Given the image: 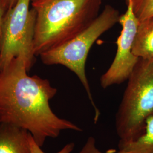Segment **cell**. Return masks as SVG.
Listing matches in <instances>:
<instances>
[{"label":"cell","instance_id":"6da1fadb","mask_svg":"<svg viewBox=\"0 0 153 153\" xmlns=\"http://www.w3.org/2000/svg\"><path fill=\"white\" fill-rule=\"evenodd\" d=\"M28 71L22 56L0 71V123L27 130L40 147L47 138H56L63 131H83L76 124L55 114L49 101L57 90L47 79L29 76Z\"/></svg>","mask_w":153,"mask_h":153},{"label":"cell","instance_id":"7a4b0ae2","mask_svg":"<svg viewBox=\"0 0 153 153\" xmlns=\"http://www.w3.org/2000/svg\"><path fill=\"white\" fill-rule=\"evenodd\" d=\"M102 0H33L36 13L34 53L63 44L88 27L99 14Z\"/></svg>","mask_w":153,"mask_h":153},{"label":"cell","instance_id":"3957f363","mask_svg":"<svg viewBox=\"0 0 153 153\" xmlns=\"http://www.w3.org/2000/svg\"><path fill=\"white\" fill-rule=\"evenodd\" d=\"M153 116V60L139 58L128 79L115 118L119 144L131 142L145 131Z\"/></svg>","mask_w":153,"mask_h":153},{"label":"cell","instance_id":"277c9868","mask_svg":"<svg viewBox=\"0 0 153 153\" xmlns=\"http://www.w3.org/2000/svg\"><path fill=\"white\" fill-rule=\"evenodd\" d=\"M120 16L117 9L107 5L92 23L81 33L63 44L39 55L45 64L64 66L76 74L85 89L94 109L95 124L98 122L100 112L94 103L86 76V60L93 44L104 33L119 22Z\"/></svg>","mask_w":153,"mask_h":153},{"label":"cell","instance_id":"5b68a950","mask_svg":"<svg viewBox=\"0 0 153 153\" xmlns=\"http://www.w3.org/2000/svg\"><path fill=\"white\" fill-rule=\"evenodd\" d=\"M32 0H17L4 16L0 43V71L19 56L32 65L34 53L36 13L30 9Z\"/></svg>","mask_w":153,"mask_h":153},{"label":"cell","instance_id":"8992f818","mask_svg":"<svg viewBox=\"0 0 153 153\" xmlns=\"http://www.w3.org/2000/svg\"><path fill=\"white\" fill-rule=\"evenodd\" d=\"M126 13L121 15L119 20L122 30L116 42L117 48L115 59L100 77V85L104 89L128 80L139 59L133 54L132 47L140 21L133 12L130 0L126 1Z\"/></svg>","mask_w":153,"mask_h":153},{"label":"cell","instance_id":"52a82bcc","mask_svg":"<svg viewBox=\"0 0 153 153\" xmlns=\"http://www.w3.org/2000/svg\"><path fill=\"white\" fill-rule=\"evenodd\" d=\"M30 134L21 127L0 123V153H31Z\"/></svg>","mask_w":153,"mask_h":153},{"label":"cell","instance_id":"ba28073f","mask_svg":"<svg viewBox=\"0 0 153 153\" xmlns=\"http://www.w3.org/2000/svg\"><path fill=\"white\" fill-rule=\"evenodd\" d=\"M132 52L138 58L153 60V16L139 23Z\"/></svg>","mask_w":153,"mask_h":153},{"label":"cell","instance_id":"9c48e42d","mask_svg":"<svg viewBox=\"0 0 153 153\" xmlns=\"http://www.w3.org/2000/svg\"><path fill=\"white\" fill-rule=\"evenodd\" d=\"M121 153H153V116L146 121L142 134L131 142L119 144Z\"/></svg>","mask_w":153,"mask_h":153},{"label":"cell","instance_id":"30bf717a","mask_svg":"<svg viewBox=\"0 0 153 153\" xmlns=\"http://www.w3.org/2000/svg\"><path fill=\"white\" fill-rule=\"evenodd\" d=\"M133 12L140 21L153 16V0H130Z\"/></svg>","mask_w":153,"mask_h":153},{"label":"cell","instance_id":"8fae6325","mask_svg":"<svg viewBox=\"0 0 153 153\" xmlns=\"http://www.w3.org/2000/svg\"><path fill=\"white\" fill-rule=\"evenodd\" d=\"M29 142H30V149H31V153H45L42 150L41 147L37 144L36 142H35L31 133L29 136ZM74 146H75V144L73 142L67 143L61 149L59 152L56 153H71L74 150Z\"/></svg>","mask_w":153,"mask_h":153},{"label":"cell","instance_id":"7c38bea8","mask_svg":"<svg viewBox=\"0 0 153 153\" xmlns=\"http://www.w3.org/2000/svg\"><path fill=\"white\" fill-rule=\"evenodd\" d=\"M78 153H103L101 152L96 146L95 139L92 137H88L86 142L82 147L81 150ZM117 153H121L117 152Z\"/></svg>","mask_w":153,"mask_h":153},{"label":"cell","instance_id":"4fadbf2b","mask_svg":"<svg viewBox=\"0 0 153 153\" xmlns=\"http://www.w3.org/2000/svg\"><path fill=\"white\" fill-rule=\"evenodd\" d=\"M6 9L5 5L2 0H0V43H1V38L2 34V22L4 16H5Z\"/></svg>","mask_w":153,"mask_h":153},{"label":"cell","instance_id":"5bb4252c","mask_svg":"<svg viewBox=\"0 0 153 153\" xmlns=\"http://www.w3.org/2000/svg\"><path fill=\"white\" fill-rule=\"evenodd\" d=\"M5 5L6 11L16 4L17 0H2Z\"/></svg>","mask_w":153,"mask_h":153},{"label":"cell","instance_id":"9a60e30c","mask_svg":"<svg viewBox=\"0 0 153 153\" xmlns=\"http://www.w3.org/2000/svg\"><path fill=\"white\" fill-rule=\"evenodd\" d=\"M33 1V0H32V1Z\"/></svg>","mask_w":153,"mask_h":153}]
</instances>
